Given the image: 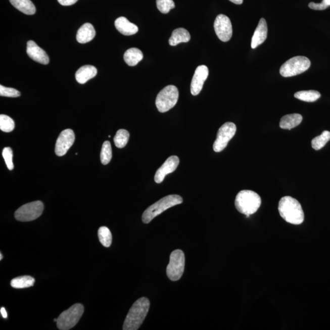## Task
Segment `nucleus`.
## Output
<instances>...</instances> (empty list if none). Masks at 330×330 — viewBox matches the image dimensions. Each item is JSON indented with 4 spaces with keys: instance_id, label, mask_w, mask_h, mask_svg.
<instances>
[{
    "instance_id": "f257e3e1",
    "label": "nucleus",
    "mask_w": 330,
    "mask_h": 330,
    "mask_svg": "<svg viewBox=\"0 0 330 330\" xmlns=\"http://www.w3.org/2000/svg\"><path fill=\"white\" fill-rule=\"evenodd\" d=\"M150 308V302L147 298L137 300L130 309L124 321V330H136L142 325Z\"/></svg>"
},
{
    "instance_id": "f03ea898",
    "label": "nucleus",
    "mask_w": 330,
    "mask_h": 330,
    "mask_svg": "<svg viewBox=\"0 0 330 330\" xmlns=\"http://www.w3.org/2000/svg\"><path fill=\"white\" fill-rule=\"evenodd\" d=\"M278 210L280 215L289 223L299 225L304 221V212L300 203L291 197H285L279 201Z\"/></svg>"
},
{
    "instance_id": "7ed1b4c3",
    "label": "nucleus",
    "mask_w": 330,
    "mask_h": 330,
    "mask_svg": "<svg viewBox=\"0 0 330 330\" xmlns=\"http://www.w3.org/2000/svg\"><path fill=\"white\" fill-rule=\"evenodd\" d=\"M261 205V198L256 192L252 191H242L235 198V206L237 210L242 214L249 217L250 215L258 211Z\"/></svg>"
},
{
    "instance_id": "20e7f679",
    "label": "nucleus",
    "mask_w": 330,
    "mask_h": 330,
    "mask_svg": "<svg viewBox=\"0 0 330 330\" xmlns=\"http://www.w3.org/2000/svg\"><path fill=\"white\" fill-rule=\"evenodd\" d=\"M183 203L182 198L179 195H171L162 198L149 207L142 215L143 223L148 224L153 220L155 217L162 214L165 210L172 207L179 205Z\"/></svg>"
},
{
    "instance_id": "39448f33",
    "label": "nucleus",
    "mask_w": 330,
    "mask_h": 330,
    "mask_svg": "<svg viewBox=\"0 0 330 330\" xmlns=\"http://www.w3.org/2000/svg\"><path fill=\"white\" fill-rule=\"evenodd\" d=\"M84 312V306L76 303L64 311L57 319V326L61 330H68L77 325Z\"/></svg>"
},
{
    "instance_id": "423d86ee",
    "label": "nucleus",
    "mask_w": 330,
    "mask_h": 330,
    "mask_svg": "<svg viewBox=\"0 0 330 330\" xmlns=\"http://www.w3.org/2000/svg\"><path fill=\"white\" fill-rule=\"evenodd\" d=\"M310 66L311 61L308 58L295 57L282 64L279 69V73L284 77H293L307 71Z\"/></svg>"
},
{
    "instance_id": "0eeeda50",
    "label": "nucleus",
    "mask_w": 330,
    "mask_h": 330,
    "mask_svg": "<svg viewBox=\"0 0 330 330\" xmlns=\"http://www.w3.org/2000/svg\"><path fill=\"white\" fill-rule=\"evenodd\" d=\"M179 99V90L174 85H168L158 94L156 107L160 113L167 112L176 105Z\"/></svg>"
},
{
    "instance_id": "6e6552de",
    "label": "nucleus",
    "mask_w": 330,
    "mask_h": 330,
    "mask_svg": "<svg viewBox=\"0 0 330 330\" xmlns=\"http://www.w3.org/2000/svg\"><path fill=\"white\" fill-rule=\"evenodd\" d=\"M185 255L182 250H176L171 253L166 268V274L169 279L176 281L181 278L185 268Z\"/></svg>"
},
{
    "instance_id": "1a4fd4ad",
    "label": "nucleus",
    "mask_w": 330,
    "mask_h": 330,
    "mask_svg": "<svg viewBox=\"0 0 330 330\" xmlns=\"http://www.w3.org/2000/svg\"><path fill=\"white\" fill-rule=\"evenodd\" d=\"M43 209L44 206L41 201H34L20 207L16 210L14 217L19 221H33L42 215Z\"/></svg>"
},
{
    "instance_id": "9d476101",
    "label": "nucleus",
    "mask_w": 330,
    "mask_h": 330,
    "mask_svg": "<svg viewBox=\"0 0 330 330\" xmlns=\"http://www.w3.org/2000/svg\"><path fill=\"white\" fill-rule=\"evenodd\" d=\"M236 130L235 124L230 122H226L219 128L217 138L213 145V149L216 153H220L226 148L230 140L234 136Z\"/></svg>"
},
{
    "instance_id": "9b49d317",
    "label": "nucleus",
    "mask_w": 330,
    "mask_h": 330,
    "mask_svg": "<svg viewBox=\"0 0 330 330\" xmlns=\"http://www.w3.org/2000/svg\"><path fill=\"white\" fill-rule=\"evenodd\" d=\"M214 30L221 41H229L232 36V26L229 17L224 14H220L216 17Z\"/></svg>"
},
{
    "instance_id": "f8f14e48",
    "label": "nucleus",
    "mask_w": 330,
    "mask_h": 330,
    "mask_svg": "<svg viewBox=\"0 0 330 330\" xmlns=\"http://www.w3.org/2000/svg\"><path fill=\"white\" fill-rule=\"evenodd\" d=\"M75 136L74 131L71 129L64 130L60 133L57 140L55 146V154L61 157L64 156L75 142Z\"/></svg>"
},
{
    "instance_id": "ddd939ff",
    "label": "nucleus",
    "mask_w": 330,
    "mask_h": 330,
    "mask_svg": "<svg viewBox=\"0 0 330 330\" xmlns=\"http://www.w3.org/2000/svg\"><path fill=\"white\" fill-rule=\"evenodd\" d=\"M209 76V69L205 65L198 66L196 69L191 83V93L193 96L200 94L203 89L204 82Z\"/></svg>"
},
{
    "instance_id": "4468645a",
    "label": "nucleus",
    "mask_w": 330,
    "mask_h": 330,
    "mask_svg": "<svg viewBox=\"0 0 330 330\" xmlns=\"http://www.w3.org/2000/svg\"><path fill=\"white\" fill-rule=\"evenodd\" d=\"M179 159L177 156H171L169 157L165 162L163 163L161 167L158 169L156 174H155V182L157 183H162L166 175L173 173L179 164Z\"/></svg>"
},
{
    "instance_id": "2eb2a0df",
    "label": "nucleus",
    "mask_w": 330,
    "mask_h": 330,
    "mask_svg": "<svg viewBox=\"0 0 330 330\" xmlns=\"http://www.w3.org/2000/svg\"><path fill=\"white\" fill-rule=\"evenodd\" d=\"M26 53L32 60L36 62L46 65L49 63V58L46 53L33 40H29L27 43Z\"/></svg>"
},
{
    "instance_id": "dca6fc26",
    "label": "nucleus",
    "mask_w": 330,
    "mask_h": 330,
    "mask_svg": "<svg viewBox=\"0 0 330 330\" xmlns=\"http://www.w3.org/2000/svg\"><path fill=\"white\" fill-rule=\"evenodd\" d=\"M268 28L266 20L261 19L259 24L256 29L252 39V48L256 49L257 46L261 45L267 39Z\"/></svg>"
},
{
    "instance_id": "f3484780",
    "label": "nucleus",
    "mask_w": 330,
    "mask_h": 330,
    "mask_svg": "<svg viewBox=\"0 0 330 330\" xmlns=\"http://www.w3.org/2000/svg\"><path fill=\"white\" fill-rule=\"evenodd\" d=\"M115 27L119 33L125 36H131L138 31V28L136 25L128 21L124 17H120L115 20Z\"/></svg>"
},
{
    "instance_id": "a211bd4d",
    "label": "nucleus",
    "mask_w": 330,
    "mask_h": 330,
    "mask_svg": "<svg viewBox=\"0 0 330 330\" xmlns=\"http://www.w3.org/2000/svg\"><path fill=\"white\" fill-rule=\"evenodd\" d=\"M96 30L94 26L89 23H84L77 31V40L79 43H86L94 39Z\"/></svg>"
},
{
    "instance_id": "6ab92c4d",
    "label": "nucleus",
    "mask_w": 330,
    "mask_h": 330,
    "mask_svg": "<svg viewBox=\"0 0 330 330\" xmlns=\"http://www.w3.org/2000/svg\"><path fill=\"white\" fill-rule=\"evenodd\" d=\"M98 70L95 66L86 65L81 67L75 74L76 80L80 84H84L90 79L96 77Z\"/></svg>"
},
{
    "instance_id": "aec40b11",
    "label": "nucleus",
    "mask_w": 330,
    "mask_h": 330,
    "mask_svg": "<svg viewBox=\"0 0 330 330\" xmlns=\"http://www.w3.org/2000/svg\"><path fill=\"white\" fill-rule=\"evenodd\" d=\"M303 120V117L300 114H291L285 115L281 119L279 122L280 128L282 129L291 130L300 125Z\"/></svg>"
},
{
    "instance_id": "412c9836",
    "label": "nucleus",
    "mask_w": 330,
    "mask_h": 330,
    "mask_svg": "<svg viewBox=\"0 0 330 330\" xmlns=\"http://www.w3.org/2000/svg\"><path fill=\"white\" fill-rule=\"evenodd\" d=\"M191 39V34L185 28H179L173 31L169 38V43L171 46H176L180 43L188 42Z\"/></svg>"
},
{
    "instance_id": "4be33fe9",
    "label": "nucleus",
    "mask_w": 330,
    "mask_h": 330,
    "mask_svg": "<svg viewBox=\"0 0 330 330\" xmlns=\"http://www.w3.org/2000/svg\"><path fill=\"white\" fill-rule=\"evenodd\" d=\"M12 5L26 15L36 13V7L31 0H10Z\"/></svg>"
},
{
    "instance_id": "5701e85b",
    "label": "nucleus",
    "mask_w": 330,
    "mask_h": 330,
    "mask_svg": "<svg viewBox=\"0 0 330 330\" xmlns=\"http://www.w3.org/2000/svg\"><path fill=\"white\" fill-rule=\"evenodd\" d=\"M143 54L139 49L131 48L127 50L124 55V60L127 65L135 66L143 60Z\"/></svg>"
},
{
    "instance_id": "b1692460",
    "label": "nucleus",
    "mask_w": 330,
    "mask_h": 330,
    "mask_svg": "<svg viewBox=\"0 0 330 330\" xmlns=\"http://www.w3.org/2000/svg\"><path fill=\"white\" fill-rule=\"evenodd\" d=\"M35 279L30 276L17 277L11 280V286L15 289L28 288L33 286Z\"/></svg>"
},
{
    "instance_id": "393cba45",
    "label": "nucleus",
    "mask_w": 330,
    "mask_h": 330,
    "mask_svg": "<svg viewBox=\"0 0 330 330\" xmlns=\"http://www.w3.org/2000/svg\"><path fill=\"white\" fill-rule=\"evenodd\" d=\"M320 96L319 92L314 90H301V91L297 92L294 95L295 98L299 99L300 101L308 102L316 101L320 98Z\"/></svg>"
},
{
    "instance_id": "a878e982",
    "label": "nucleus",
    "mask_w": 330,
    "mask_h": 330,
    "mask_svg": "<svg viewBox=\"0 0 330 330\" xmlns=\"http://www.w3.org/2000/svg\"><path fill=\"white\" fill-rule=\"evenodd\" d=\"M330 140V132L329 131H323L320 135L315 137L312 140V148L315 151H319L325 147Z\"/></svg>"
},
{
    "instance_id": "bb28decb",
    "label": "nucleus",
    "mask_w": 330,
    "mask_h": 330,
    "mask_svg": "<svg viewBox=\"0 0 330 330\" xmlns=\"http://www.w3.org/2000/svg\"><path fill=\"white\" fill-rule=\"evenodd\" d=\"M98 237L103 246L110 247L112 243V235L110 230L107 227L102 226L98 230Z\"/></svg>"
},
{
    "instance_id": "cd10ccee",
    "label": "nucleus",
    "mask_w": 330,
    "mask_h": 330,
    "mask_svg": "<svg viewBox=\"0 0 330 330\" xmlns=\"http://www.w3.org/2000/svg\"><path fill=\"white\" fill-rule=\"evenodd\" d=\"M130 134L126 130L121 129L117 131L114 142L116 147L118 148H123L127 145L129 139Z\"/></svg>"
},
{
    "instance_id": "c85d7f7f",
    "label": "nucleus",
    "mask_w": 330,
    "mask_h": 330,
    "mask_svg": "<svg viewBox=\"0 0 330 330\" xmlns=\"http://www.w3.org/2000/svg\"><path fill=\"white\" fill-rule=\"evenodd\" d=\"M112 158V150L111 143L109 141L104 143L101 153V160L102 164H109Z\"/></svg>"
},
{
    "instance_id": "c756f323",
    "label": "nucleus",
    "mask_w": 330,
    "mask_h": 330,
    "mask_svg": "<svg viewBox=\"0 0 330 330\" xmlns=\"http://www.w3.org/2000/svg\"><path fill=\"white\" fill-rule=\"evenodd\" d=\"M15 127L13 119L10 116L5 115H0V129L4 132H11Z\"/></svg>"
},
{
    "instance_id": "7c9ffc66",
    "label": "nucleus",
    "mask_w": 330,
    "mask_h": 330,
    "mask_svg": "<svg viewBox=\"0 0 330 330\" xmlns=\"http://www.w3.org/2000/svg\"><path fill=\"white\" fill-rule=\"evenodd\" d=\"M156 4L158 10L163 14H168L175 8L173 0H157Z\"/></svg>"
},
{
    "instance_id": "2f4dec72",
    "label": "nucleus",
    "mask_w": 330,
    "mask_h": 330,
    "mask_svg": "<svg viewBox=\"0 0 330 330\" xmlns=\"http://www.w3.org/2000/svg\"><path fill=\"white\" fill-rule=\"evenodd\" d=\"M3 157H4L6 164L10 170L14 169V163L13 161V153L11 148L7 147L3 150Z\"/></svg>"
},
{
    "instance_id": "473e14b6",
    "label": "nucleus",
    "mask_w": 330,
    "mask_h": 330,
    "mask_svg": "<svg viewBox=\"0 0 330 330\" xmlns=\"http://www.w3.org/2000/svg\"><path fill=\"white\" fill-rule=\"evenodd\" d=\"M0 96L8 98H17L20 96V92L16 89L0 85Z\"/></svg>"
},
{
    "instance_id": "72a5a7b5",
    "label": "nucleus",
    "mask_w": 330,
    "mask_h": 330,
    "mask_svg": "<svg viewBox=\"0 0 330 330\" xmlns=\"http://www.w3.org/2000/svg\"><path fill=\"white\" fill-rule=\"evenodd\" d=\"M309 7L314 10L322 11L326 10L322 3L315 4L314 2H311L309 4Z\"/></svg>"
},
{
    "instance_id": "f704fd0d",
    "label": "nucleus",
    "mask_w": 330,
    "mask_h": 330,
    "mask_svg": "<svg viewBox=\"0 0 330 330\" xmlns=\"http://www.w3.org/2000/svg\"><path fill=\"white\" fill-rule=\"evenodd\" d=\"M78 0H58L59 4L63 6H71L74 5L77 3Z\"/></svg>"
},
{
    "instance_id": "c9c22d12",
    "label": "nucleus",
    "mask_w": 330,
    "mask_h": 330,
    "mask_svg": "<svg viewBox=\"0 0 330 330\" xmlns=\"http://www.w3.org/2000/svg\"><path fill=\"white\" fill-rule=\"evenodd\" d=\"M0 311H1V314L3 317L5 318V319H7V318L8 317V313L7 311H6L5 308L4 307L2 308L1 310H0Z\"/></svg>"
},
{
    "instance_id": "e433bc0d",
    "label": "nucleus",
    "mask_w": 330,
    "mask_h": 330,
    "mask_svg": "<svg viewBox=\"0 0 330 330\" xmlns=\"http://www.w3.org/2000/svg\"><path fill=\"white\" fill-rule=\"evenodd\" d=\"M322 4L324 6V7L326 9L330 7V0H322Z\"/></svg>"
},
{
    "instance_id": "4c0bfd02",
    "label": "nucleus",
    "mask_w": 330,
    "mask_h": 330,
    "mask_svg": "<svg viewBox=\"0 0 330 330\" xmlns=\"http://www.w3.org/2000/svg\"><path fill=\"white\" fill-rule=\"evenodd\" d=\"M229 1L236 5H241L243 4L244 0H229Z\"/></svg>"
},
{
    "instance_id": "58836bf2",
    "label": "nucleus",
    "mask_w": 330,
    "mask_h": 330,
    "mask_svg": "<svg viewBox=\"0 0 330 330\" xmlns=\"http://www.w3.org/2000/svg\"><path fill=\"white\" fill-rule=\"evenodd\" d=\"M3 258V255L2 253H0V260H2Z\"/></svg>"
},
{
    "instance_id": "ea45409f",
    "label": "nucleus",
    "mask_w": 330,
    "mask_h": 330,
    "mask_svg": "<svg viewBox=\"0 0 330 330\" xmlns=\"http://www.w3.org/2000/svg\"><path fill=\"white\" fill-rule=\"evenodd\" d=\"M54 322H57V319H54Z\"/></svg>"
}]
</instances>
